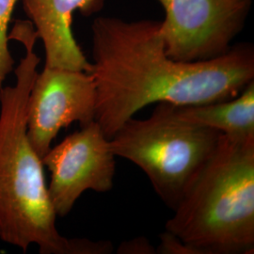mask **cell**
I'll list each match as a JSON object with an SVG mask.
<instances>
[{
    "instance_id": "obj_2",
    "label": "cell",
    "mask_w": 254,
    "mask_h": 254,
    "mask_svg": "<svg viewBox=\"0 0 254 254\" xmlns=\"http://www.w3.org/2000/svg\"><path fill=\"white\" fill-rule=\"evenodd\" d=\"M9 39L21 42L26 56L15 69L14 86L0 89V238L26 253L32 244L41 254H109V241L62 236L46 186L44 165L27 136V106L40 58L31 22H17Z\"/></svg>"
},
{
    "instance_id": "obj_8",
    "label": "cell",
    "mask_w": 254,
    "mask_h": 254,
    "mask_svg": "<svg viewBox=\"0 0 254 254\" xmlns=\"http://www.w3.org/2000/svg\"><path fill=\"white\" fill-rule=\"evenodd\" d=\"M38 39L43 41L46 67L91 73L88 62L72 32L73 13L91 16L100 11L105 0H22Z\"/></svg>"
},
{
    "instance_id": "obj_1",
    "label": "cell",
    "mask_w": 254,
    "mask_h": 254,
    "mask_svg": "<svg viewBox=\"0 0 254 254\" xmlns=\"http://www.w3.org/2000/svg\"><path fill=\"white\" fill-rule=\"evenodd\" d=\"M95 122L108 138L154 103L202 105L237 96L254 80V51L238 45L208 61L182 63L165 50L160 22L97 17L92 27Z\"/></svg>"
},
{
    "instance_id": "obj_9",
    "label": "cell",
    "mask_w": 254,
    "mask_h": 254,
    "mask_svg": "<svg viewBox=\"0 0 254 254\" xmlns=\"http://www.w3.org/2000/svg\"><path fill=\"white\" fill-rule=\"evenodd\" d=\"M173 108L182 120L221 134L254 135V80L233 99Z\"/></svg>"
},
{
    "instance_id": "obj_7",
    "label": "cell",
    "mask_w": 254,
    "mask_h": 254,
    "mask_svg": "<svg viewBox=\"0 0 254 254\" xmlns=\"http://www.w3.org/2000/svg\"><path fill=\"white\" fill-rule=\"evenodd\" d=\"M96 89L91 73L46 67L37 73L27 106V136L43 158L62 128L95 121Z\"/></svg>"
},
{
    "instance_id": "obj_4",
    "label": "cell",
    "mask_w": 254,
    "mask_h": 254,
    "mask_svg": "<svg viewBox=\"0 0 254 254\" xmlns=\"http://www.w3.org/2000/svg\"><path fill=\"white\" fill-rule=\"evenodd\" d=\"M222 134L179 118L159 103L148 118L127 120L109 138L116 157L140 168L165 204L174 209Z\"/></svg>"
},
{
    "instance_id": "obj_5",
    "label": "cell",
    "mask_w": 254,
    "mask_h": 254,
    "mask_svg": "<svg viewBox=\"0 0 254 254\" xmlns=\"http://www.w3.org/2000/svg\"><path fill=\"white\" fill-rule=\"evenodd\" d=\"M165 10L160 33L176 62L208 61L227 53L243 29L253 0H157Z\"/></svg>"
},
{
    "instance_id": "obj_11",
    "label": "cell",
    "mask_w": 254,
    "mask_h": 254,
    "mask_svg": "<svg viewBox=\"0 0 254 254\" xmlns=\"http://www.w3.org/2000/svg\"><path fill=\"white\" fill-rule=\"evenodd\" d=\"M155 252L162 254H195L190 247L167 231L160 236V244Z\"/></svg>"
},
{
    "instance_id": "obj_3",
    "label": "cell",
    "mask_w": 254,
    "mask_h": 254,
    "mask_svg": "<svg viewBox=\"0 0 254 254\" xmlns=\"http://www.w3.org/2000/svg\"><path fill=\"white\" fill-rule=\"evenodd\" d=\"M166 231L195 254L254 251V135L222 134L185 191Z\"/></svg>"
},
{
    "instance_id": "obj_10",
    "label": "cell",
    "mask_w": 254,
    "mask_h": 254,
    "mask_svg": "<svg viewBox=\"0 0 254 254\" xmlns=\"http://www.w3.org/2000/svg\"><path fill=\"white\" fill-rule=\"evenodd\" d=\"M18 0H0V89L13 70L14 61L9 50L8 28L14 6Z\"/></svg>"
},
{
    "instance_id": "obj_12",
    "label": "cell",
    "mask_w": 254,
    "mask_h": 254,
    "mask_svg": "<svg viewBox=\"0 0 254 254\" xmlns=\"http://www.w3.org/2000/svg\"><path fill=\"white\" fill-rule=\"evenodd\" d=\"M121 254H156L155 249L145 237H136L130 241L123 242L117 250Z\"/></svg>"
},
{
    "instance_id": "obj_6",
    "label": "cell",
    "mask_w": 254,
    "mask_h": 254,
    "mask_svg": "<svg viewBox=\"0 0 254 254\" xmlns=\"http://www.w3.org/2000/svg\"><path fill=\"white\" fill-rule=\"evenodd\" d=\"M115 158L109 138L95 121L51 147L42 162L51 173L48 193L57 216L68 215L87 190H111Z\"/></svg>"
}]
</instances>
